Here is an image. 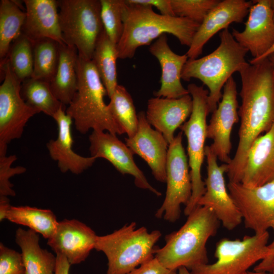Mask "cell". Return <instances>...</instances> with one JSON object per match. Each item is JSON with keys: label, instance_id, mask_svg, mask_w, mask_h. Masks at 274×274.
<instances>
[{"label": "cell", "instance_id": "6da1fadb", "mask_svg": "<svg viewBox=\"0 0 274 274\" xmlns=\"http://www.w3.org/2000/svg\"><path fill=\"white\" fill-rule=\"evenodd\" d=\"M242 104L238 143L228 165L229 182L241 183L252 144L274 123V69L268 58L248 65L239 72Z\"/></svg>", "mask_w": 274, "mask_h": 274}, {"label": "cell", "instance_id": "7a4b0ae2", "mask_svg": "<svg viewBox=\"0 0 274 274\" xmlns=\"http://www.w3.org/2000/svg\"><path fill=\"white\" fill-rule=\"evenodd\" d=\"M125 2L123 31L117 44L119 58H132L139 47L150 45L166 33L175 36L182 45L190 46L200 24L185 18L157 14L150 6Z\"/></svg>", "mask_w": 274, "mask_h": 274}, {"label": "cell", "instance_id": "3957f363", "mask_svg": "<svg viewBox=\"0 0 274 274\" xmlns=\"http://www.w3.org/2000/svg\"><path fill=\"white\" fill-rule=\"evenodd\" d=\"M220 223L211 209L197 206L179 230L166 235L165 245L158 248L155 257L173 270L185 267L190 271L208 263L206 245L216 234Z\"/></svg>", "mask_w": 274, "mask_h": 274}, {"label": "cell", "instance_id": "277c9868", "mask_svg": "<svg viewBox=\"0 0 274 274\" xmlns=\"http://www.w3.org/2000/svg\"><path fill=\"white\" fill-rule=\"evenodd\" d=\"M76 68L77 91L65 110L76 129L82 134L91 129L115 135L123 134L105 102L107 91L92 60L78 55Z\"/></svg>", "mask_w": 274, "mask_h": 274}, {"label": "cell", "instance_id": "5b68a950", "mask_svg": "<svg viewBox=\"0 0 274 274\" xmlns=\"http://www.w3.org/2000/svg\"><path fill=\"white\" fill-rule=\"evenodd\" d=\"M220 43L211 53L200 58L189 59L182 70L181 78L200 80L209 88L208 104L209 113H213L222 98V87L233 73L239 72L249 63L245 59L249 52L241 46L229 30L219 34Z\"/></svg>", "mask_w": 274, "mask_h": 274}, {"label": "cell", "instance_id": "8992f818", "mask_svg": "<svg viewBox=\"0 0 274 274\" xmlns=\"http://www.w3.org/2000/svg\"><path fill=\"white\" fill-rule=\"evenodd\" d=\"M136 226L132 222L110 234L97 236L94 249L107 257L106 274H126L155 257L161 232H149L145 227Z\"/></svg>", "mask_w": 274, "mask_h": 274}, {"label": "cell", "instance_id": "52a82bcc", "mask_svg": "<svg viewBox=\"0 0 274 274\" xmlns=\"http://www.w3.org/2000/svg\"><path fill=\"white\" fill-rule=\"evenodd\" d=\"M64 43L75 47L78 55L91 60L104 32L100 0L57 1Z\"/></svg>", "mask_w": 274, "mask_h": 274}, {"label": "cell", "instance_id": "ba28073f", "mask_svg": "<svg viewBox=\"0 0 274 274\" xmlns=\"http://www.w3.org/2000/svg\"><path fill=\"white\" fill-rule=\"evenodd\" d=\"M192 98L193 109L189 120L180 127L187 140V153L192 183V195L185 206L184 214L188 216L197 206V203L206 191L202 180L201 169L203 162L204 144L207 137V117L210 113L208 98L209 91L202 86L194 83L187 86Z\"/></svg>", "mask_w": 274, "mask_h": 274}, {"label": "cell", "instance_id": "9c48e42d", "mask_svg": "<svg viewBox=\"0 0 274 274\" xmlns=\"http://www.w3.org/2000/svg\"><path fill=\"white\" fill-rule=\"evenodd\" d=\"M269 237L267 231L245 235L242 239L223 238L216 245V261L197 266L190 270L191 273L245 274L252 265L269 255Z\"/></svg>", "mask_w": 274, "mask_h": 274}, {"label": "cell", "instance_id": "30bf717a", "mask_svg": "<svg viewBox=\"0 0 274 274\" xmlns=\"http://www.w3.org/2000/svg\"><path fill=\"white\" fill-rule=\"evenodd\" d=\"M4 80L0 86V156H6L8 144L21 137L29 119L40 113L23 99L22 82L10 68L7 59L1 61Z\"/></svg>", "mask_w": 274, "mask_h": 274}, {"label": "cell", "instance_id": "8fae6325", "mask_svg": "<svg viewBox=\"0 0 274 274\" xmlns=\"http://www.w3.org/2000/svg\"><path fill=\"white\" fill-rule=\"evenodd\" d=\"M180 132L168 145L166 164V195L155 216L171 223L181 215V205L188 203L192 195V183L189 163Z\"/></svg>", "mask_w": 274, "mask_h": 274}, {"label": "cell", "instance_id": "7c38bea8", "mask_svg": "<svg viewBox=\"0 0 274 274\" xmlns=\"http://www.w3.org/2000/svg\"><path fill=\"white\" fill-rule=\"evenodd\" d=\"M227 187L246 228L262 234L274 227V180L254 187L229 182Z\"/></svg>", "mask_w": 274, "mask_h": 274}, {"label": "cell", "instance_id": "4fadbf2b", "mask_svg": "<svg viewBox=\"0 0 274 274\" xmlns=\"http://www.w3.org/2000/svg\"><path fill=\"white\" fill-rule=\"evenodd\" d=\"M207 161V177L204 181L206 191L197 206L212 210L223 226L232 230L242 222L241 213L227 192L224 174L228 170V164L219 165L217 157L210 146L204 149Z\"/></svg>", "mask_w": 274, "mask_h": 274}, {"label": "cell", "instance_id": "5bb4252c", "mask_svg": "<svg viewBox=\"0 0 274 274\" xmlns=\"http://www.w3.org/2000/svg\"><path fill=\"white\" fill-rule=\"evenodd\" d=\"M237 94L236 84L231 77L224 86L221 100L212 113L207 127V137L213 141L210 146L217 158L226 164L231 160V134L233 125L239 119Z\"/></svg>", "mask_w": 274, "mask_h": 274}, {"label": "cell", "instance_id": "9a60e30c", "mask_svg": "<svg viewBox=\"0 0 274 274\" xmlns=\"http://www.w3.org/2000/svg\"><path fill=\"white\" fill-rule=\"evenodd\" d=\"M91 156L109 161L122 175H130L136 187L147 189L157 196L161 193L148 182L133 159V153L116 135L102 131L93 130L89 136Z\"/></svg>", "mask_w": 274, "mask_h": 274}, {"label": "cell", "instance_id": "2e32d148", "mask_svg": "<svg viewBox=\"0 0 274 274\" xmlns=\"http://www.w3.org/2000/svg\"><path fill=\"white\" fill-rule=\"evenodd\" d=\"M232 35L253 59L263 55L274 44V11L270 0L253 1L245 29H233Z\"/></svg>", "mask_w": 274, "mask_h": 274}, {"label": "cell", "instance_id": "e0dca14e", "mask_svg": "<svg viewBox=\"0 0 274 274\" xmlns=\"http://www.w3.org/2000/svg\"><path fill=\"white\" fill-rule=\"evenodd\" d=\"M253 1L224 0L208 14L196 31L186 53L189 59H196L204 45L220 30L232 23H241L249 13Z\"/></svg>", "mask_w": 274, "mask_h": 274}, {"label": "cell", "instance_id": "ac0fdd59", "mask_svg": "<svg viewBox=\"0 0 274 274\" xmlns=\"http://www.w3.org/2000/svg\"><path fill=\"white\" fill-rule=\"evenodd\" d=\"M138 116L137 131L132 137L125 139L126 145L147 163L156 180L165 183L168 144L160 132L152 128L145 112H140Z\"/></svg>", "mask_w": 274, "mask_h": 274}, {"label": "cell", "instance_id": "d6986e66", "mask_svg": "<svg viewBox=\"0 0 274 274\" xmlns=\"http://www.w3.org/2000/svg\"><path fill=\"white\" fill-rule=\"evenodd\" d=\"M89 226L77 219L59 221L54 234L47 244L56 255L64 256L71 265L80 264L94 249L97 237Z\"/></svg>", "mask_w": 274, "mask_h": 274}, {"label": "cell", "instance_id": "ffe728a7", "mask_svg": "<svg viewBox=\"0 0 274 274\" xmlns=\"http://www.w3.org/2000/svg\"><path fill=\"white\" fill-rule=\"evenodd\" d=\"M193 109L190 94L178 98L155 97L148 101L146 117L155 129L160 132L168 145L176 130L190 116Z\"/></svg>", "mask_w": 274, "mask_h": 274}, {"label": "cell", "instance_id": "44dd1931", "mask_svg": "<svg viewBox=\"0 0 274 274\" xmlns=\"http://www.w3.org/2000/svg\"><path fill=\"white\" fill-rule=\"evenodd\" d=\"M61 107L53 118L57 125L58 134L55 140H50L46 144L50 157L57 163L60 170L79 175L91 166L95 161L94 157H84L73 150L72 134L73 119Z\"/></svg>", "mask_w": 274, "mask_h": 274}, {"label": "cell", "instance_id": "7402d4cb", "mask_svg": "<svg viewBox=\"0 0 274 274\" xmlns=\"http://www.w3.org/2000/svg\"><path fill=\"white\" fill-rule=\"evenodd\" d=\"M158 60L161 68L160 87L154 93L156 97L178 98L189 94L181 83V74L188 57L186 54L175 53L167 43L166 34L159 37L149 48Z\"/></svg>", "mask_w": 274, "mask_h": 274}, {"label": "cell", "instance_id": "603a6c76", "mask_svg": "<svg viewBox=\"0 0 274 274\" xmlns=\"http://www.w3.org/2000/svg\"><path fill=\"white\" fill-rule=\"evenodd\" d=\"M26 17L22 33L32 42L49 38L64 43L60 29L57 2L55 0H24Z\"/></svg>", "mask_w": 274, "mask_h": 274}, {"label": "cell", "instance_id": "cb8c5ba5", "mask_svg": "<svg viewBox=\"0 0 274 274\" xmlns=\"http://www.w3.org/2000/svg\"><path fill=\"white\" fill-rule=\"evenodd\" d=\"M274 180V123L252 144L247 156L241 183L254 187Z\"/></svg>", "mask_w": 274, "mask_h": 274}, {"label": "cell", "instance_id": "d4e9b609", "mask_svg": "<svg viewBox=\"0 0 274 274\" xmlns=\"http://www.w3.org/2000/svg\"><path fill=\"white\" fill-rule=\"evenodd\" d=\"M38 233L29 229L18 228L15 242L19 246L25 274H54L56 255L41 248Z\"/></svg>", "mask_w": 274, "mask_h": 274}, {"label": "cell", "instance_id": "484cf974", "mask_svg": "<svg viewBox=\"0 0 274 274\" xmlns=\"http://www.w3.org/2000/svg\"><path fill=\"white\" fill-rule=\"evenodd\" d=\"M78 56L75 47L59 44L58 64L50 85L56 98L65 107L70 104L77 91Z\"/></svg>", "mask_w": 274, "mask_h": 274}, {"label": "cell", "instance_id": "4316f807", "mask_svg": "<svg viewBox=\"0 0 274 274\" xmlns=\"http://www.w3.org/2000/svg\"><path fill=\"white\" fill-rule=\"evenodd\" d=\"M118 58L117 45L111 41L104 30L97 42L91 60L110 98L118 85L117 71Z\"/></svg>", "mask_w": 274, "mask_h": 274}, {"label": "cell", "instance_id": "83f0119b", "mask_svg": "<svg viewBox=\"0 0 274 274\" xmlns=\"http://www.w3.org/2000/svg\"><path fill=\"white\" fill-rule=\"evenodd\" d=\"M6 219L27 226L47 239L54 234L59 223L51 210L27 206H11L7 213Z\"/></svg>", "mask_w": 274, "mask_h": 274}, {"label": "cell", "instance_id": "f1b7e54d", "mask_svg": "<svg viewBox=\"0 0 274 274\" xmlns=\"http://www.w3.org/2000/svg\"><path fill=\"white\" fill-rule=\"evenodd\" d=\"M25 17V11L18 2L0 1L1 61L7 58L12 42L21 33Z\"/></svg>", "mask_w": 274, "mask_h": 274}, {"label": "cell", "instance_id": "f546056e", "mask_svg": "<svg viewBox=\"0 0 274 274\" xmlns=\"http://www.w3.org/2000/svg\"><path fill=\"white\" fill-rule=\"evenodd\" d=\"M20 93L29 107L52 118L64 106L54 95L50 82L44 80L31 77L24 80Z\"/></svg>", "mask_w": 274, "mask_h": 274}, {"label": "cell", "instance_id": "4dcf8cb0", "mask_svg": "<svg viewBox=\"0 0 274 274\" xmlns=\"http://www.w3.org/2000/svg\"><path fill=\"white\" fill-rule=\"evenodd\" d=\"M115 122L128 138L136 133L139 123L132 98L125 87L118 85L108 105Z\"/></svg>", "mask_w": 274, "mask_h": 274}, {"label": "cell", "instance_id": "1f68e13d", "mask_svg": "<svg viewBox=\"0 0 274 274\" xmlns=\"http://www.w3.org/2000/svg\"><path fill=\"white\" fill-rule=\"evenodd\" d=\"M59 43L49 38L33 42V66L32 78L49 82L58 64Z\"/></svg>", "mask_w": 274, "mask_h": 274}, {"label": "cell", "instance_id": "d6a6232c", "mask_svg": "<svg viewBox=\"0 0 274 274\" xmlns=\"http://www.w3.org/2000/svg\"><path fill=\"white\" fill-rule=\"evenodd\" d=\"M6 59L12 72L22 82L32 77L33 42L21 32L12 42Z\"/></svg>", "mask_w": 274, "mask_h": 274}, {"label": "cell", "instance_id": "836d02e7", "mask_svg": "<svg viewBox=\"0 0 274 274\" xmlns=\"http://www.w3.org/2000/svg\"><path fill=\"white\" fill-rule=\"evenodd\" d=\"M101 18L104 30L111 41L117 45L123 31V10L125 0H100Z\"/></svg>", "mask_w": 274, "mask_h": 274}, {"label": "cell", "instance_id": "e575fe53", "mask_svg": "<svg viewBox=\"0 0 274 274\" xmlns=\"http://www.w3.org/2000/svg\"><path fill=\"white\" fill-rule=\"evenodd\" d=\"M218 0H171L175 16L201 24L208 14L220 2Z\"/></svg>", "mask_w": 274, "mask_h": 274}, {"label": "cell", "instance_id": "d590c367", "mask_svg": "<svg viewBox=\"0 0 274 274\" xmlns=\"http://www.w3.org/2000/svg\"><path fill=\"white\" fill-rule=\"evenodd\" d=\"M16 159L17 157L15 155L0 156V197L15 196V192L13 189V185L10 182V179L26 170V168L22 166L12 167V164Z\"/></svg>", "mask_w": 274, "mask_h": 274}, {"label": "cell", "instance_id": "8d00e7d4", "mask_svg": "<svg viewBox=\"0 0 274 274\" xmlns=\"http://www.w3.org/2000/svg\"><path fill=\"white\" fill-rule=\"evenodd\" d=\"M0 274H25L21 253L0 244Z\"/></svg>", "mask_w": 274, "mask_h": 274}, {"label": "cell", "instance_id": "74e56055", "mask_svg": "<svg viewBox=\"0 0 274 274\" xmlns=\"http://www.w3.org/2000/svg\"><path fill=\"white\" fill-rule=\"evenodd\" d=\"M126 274H177L164 266L155 257Z\"/></svg>", "mask_w": 274, "mask_h": 274}, {"label": "cell", "instance_id": "f35d334b", "mask_svg": "<svg viewBox=\"0 0 274 274\" xmlns=\"http://www.w3.org/2000/svg\"><path fill=\"white\" fill-rule=\"evenodd\" d=\"M126 3L131 4H138L154 7L160 12L161 15L175 16L171 5V0H125Z\"/></svg>", "mask_w": 274, "mask_h": 274}, {"label": "cell", "instance_id": "ab89813d", "mask_svg": "<svg viewBox=\"0 0 274 274\" xmlns=\"http://www.w3.org/2000/svg\"><path fill=\"white\" fill-rule=\"evenodd\" d=\"M56 265L54 274H69L71 265L67 259L60 254H56Z\"/></svg>", "mask_w": 274, "mask_h": 274}, {"label": "cell", "instance_id": "60d3db41", "mask_svg": "<svg viewBox=\"0 0 274 274\" xmlns=\"http://www.w3.org/2000/svg\"><path fill=\"white\" fill-rule=\"evenodd\" d=\"M11 206L8 197H0V221L6 219V216Z\"/></svg>", "mask_w": 274, "mask_h": 274}, {"label": "cell", "instance_id": "b9f144b4", "mask_svg": "<svg viewBox=\"0 0 274 274\" xmlns=\"http://www.w3.org/2000/svg\"><path fill=\"white\" fill-rule=\"evenodd\" d=\"M254 271L266 272L274 274V256L267 263L263 264L259 263L254 268Z\"/></svg>", "mask_w": 274, "mask_h": 274}, {"label": "cell", "instance_id": "7bdbcfd3", "mask_svg": "<svg viewBox=\"0 0 274 274\" xmlns=\"http://www.w3.org/2000/svg\"><path fill=\"white\" fill-rule=\"evenodd\" d=\"M273 53H274V44L271 47V48L263 55H262L261 57L257 59H253V58L251 59L249 61V63L252 64L257 61H258L259 60H261L262 59H263L265 58H267L270 54Z\"/></svg>", "mask_w": 274, "mask_h": 274}, {"label": "cell", "instance_id": "ee69618b", "mask_svg": "<svg viewBox=\"0 0 274 274\" xmlns=\"http://www.w3.org/2000/svg\"><path fill=\"white\" fill-rule=\"evenodd\" d=\"M274 233V227L272 228ZM268 248L269 249V255L262 261L264 262H267L269 261L274 256V238L272 242L268 245Z\"/></svg>", "mask_w": 274, "mask_h": 274}, {"label": "cell", "instance_id": "f6af8a7d", "mask_svg": "<svg viewBox=\"0 0 274 274\" xmlns=\"http://www.w3.org/2000/svg\"><path fill=\"white\" fill-rule=\"evenodd\" d=\"M177 274H191L189 270L185 267H181L178 269Z\"/></svg>", "mask_w": 274, "mask_h": 274}, {"label": "cell", "instance_id": "bcb514c9", "mask_svg": "<svg viewBox=\"0 0 274 274\" xmlns=\"http://www.w3.org/2000/svg\"><path fill=\"white\" fill-rule=\"evenodd\" d=\"M245 274H272L266 272L257 271L253 270V271H248Z\"/></svg>", "mask_w": 274, "mask_h": 274}, {"label": "cell", "instance_id": "7dc6e473", "mask_svg": "<svg viewBox=\"0 0 274 274\" xmlns=\"http://www.w3.org/2000/svg\"><path fill=\"white\" fill-rule=\"evenodd\" d=\"M267 58L270 62L273 69H274V53L270 54Z\"/></svg>", "mask_w": 274, "mask_h": 274}, {"label": "cell", "instance_id": "c3c4849f", "mask_svg": "<svg viewBox=\"0 0 274 274\" xmlns=\"http://www.w3.org/2000/svg\"><path fill=\"white\" fill-rule=\"evenodd\" d=\"M270 2H271V5L272 8L273 9L274 11V0H270Z\"/></svg>", "mask_w": 274, "mask_h": 274}]
</instances>
